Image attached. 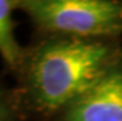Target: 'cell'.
Here are the masks:
<instances>
[{
    "instance_id": "1",
    "label": "cell",
    "mask_w": 122,
    "mask_h": 121,
    "mask_svg": "<svg viewBox=\"0 0 122 121\" xmlns=\"http://www.w3.org/2000/svg\"><path fill=\"white\" fill-rule=\"evenodd\" d=\"M117 62L115 49L90 38L48 40L24 51L14 90L21 115L64 111Z\"/></svg>"
},
{
    "instance_id": "4",
    "label": "cell",
    "mask_w": 122,
    "mask_h": 121,
    "mask_svg": "<svg viewBox=\"0 0 122 121\" xmlns=\"http://www.w3.org/2000/svg\"><path fill=\"white\" fill-rule=\"evenodd\" d=\"M15 8H17V1L0 0V54L12 72L19 68L25 51L19 46L14 33L15 21L12 10Z\"/></svg>"
},
{
    "instance_id": "2",
    "label": "cell",
    "mask_w": 122,
    "mask_h": 121,
    "mask_svg": "<svg viewBox=\"0 0 122 121\" xmlns=\"http://www.w3.org/2000/svg\"><path fill=\"white\" fill-rule=\"evenodd\" d=\"M42 31L76 38L109 37L122 32V1L112 0H25L17 1Z\"/></svg>"
},
{
    "instance_id": "3",
    "label": "cell",
    "mask_w": 122,
    "mask_h": 121,
    "mask_svg": "<svg viewBox=\"0 0 122 121\" xmlns=\"http://www.w3.org/2000/svg\"><path fill=\"white\" fill-rule=\"evenodd\" d=\"M62 121H122V64L118 61L63 111Z\"/></svg>"
},
{
    "instance_id": "5",
    "label": "cell",
    "mask_w": 122,
    "mask_h": 121,
    "mask_svg": "<svg viewBox=\"0 0 122 121\" xmlns=\"http://www.w3.org/2000/svg\"><path fill=\"white\" fill-rule=\"evenodd\" d=\"M22 119L14 91L0 85V121H19Z\"/></svg>"
}]
</instances>
